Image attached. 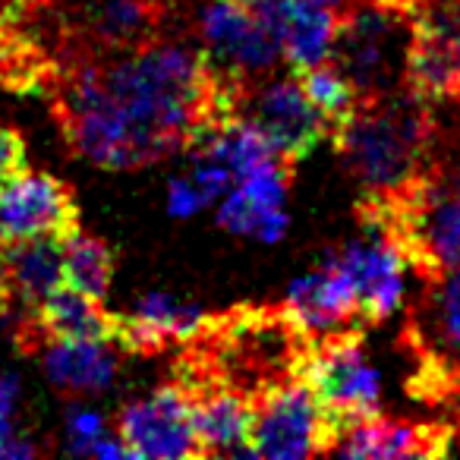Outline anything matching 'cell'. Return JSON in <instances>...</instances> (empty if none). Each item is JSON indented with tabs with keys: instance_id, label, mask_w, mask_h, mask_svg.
I'll return each instance as SVG.
<instances>
[{
	"instance_id": "obj_1",
	"label": "cell",
	"mask_w": 460,
	"mask_h": 460,
	"mask_svg": "<svg viewBox=\"0 0 460 460\" xmlns=\"http://www.w3.org/2000/svg\"><path fill=\"white\" fill-rule=\"evenodd\" d=\"M54 120L73 155L108 171H133L192 152L243 117L250 79L180 41H152L111 60H73L48 85Z\"/></svg>"
},
{
	"instance_id": "obj_2",
	"label": "cell",
	"mask_w": 460,
	"mask_h": 460,
	"mask_svg": "<svg viewBox=\"0 0 460 460\" xmlns=\"http://www.w3.org/2000/svg\"><path fill=\"white\" fill-rule=\"evenodd\" d=\"M332 142L366 196H394L438 158L435 104L410 89L366 98Z\"/></svg>"
},
{
	"instance_id": "obj_3",
	"label": "cell",
	"mask_w": 460,
	"mask_h": 460,
	"mask_svg": "<svg viewBox=\"0 0 460 460\" xmlns=\"http://www.w3.org/2000/svg\"><path fill=\"white\" fill-rule=\"evenodd\" d=\"M357 221L385 230L426 281L460 265V161L438 158L394 196H363Z\"/></svg>"
},
{
	"instance_id": "obj_4",
	"label": "cell",
	"mask_w": 460,
	"mask_h": 460,
	"mask_svg": "<svg viewBox=\"0 0 460 460\" xmlns=\"http://www.w3.org/2000/svg\"><path fill=\"white\" fill-rule=\"evenodd\" d=\"M410 13L382 0H357L341 13L332 60L350 76L359 95L378 98L403 89L410 51Z\"/></svg>"
},
{
	"instance_id": "obj_5",
	"label": "cell",
	"mask_w": 460,
	"mask_h": 460,
	"mask_svg": "<svg viewBox=\"0 0 460 460\" xmlns=\"http://www.w3.org/2000/svg\"><path fill=\"white\" fill-rule=\"evenodd\" d=\"M296 378L315 391L338 432L347 422L376 416L382 403V376L363 347V328L313 341Z\"/></svg>"
},
{
	"instance_id": "obj_6",
	"label": "cell",
	"mask_w": 460,
	"mask_h": 460,
	"mask_svg": "<svg viewBox=\"0 0 460 460\" xmlns=\"http://www.w3.org/2000/svg\"><path fill=\"white\" fill-rule=\"evenodd\" d=\"M334 441L338 426L315 391L300 378H284L252 397V457H315L332 454Z\"/></svg>"
},
{
	"instance_id": "obj_7",
	"label": "cell",
	"mask_w": 460,
	"mask_h": 460,
	"mask_svg": "<svg viewBox=\"0 0 460 460\" xmlns=\"http://www.w3.org/2000/svg\"><path fill=\"white\" fill-rule=\"evenodd\" d=\"M410 29L403 89L438 108L460 89V0H416Z\"/></svg>"
},
{
	"instance_id": "obj_8",
	"label": "cell",
	"mask_w": 460,
	"mask_h": 460,
	"mask_svg": "<svg viewBox=\"0 0 460 460\" xmlns=\"http://www.w3.org/2000/svg\"><path fill=\"white\" fill-rule=\"evenodd\" d=\"M196 32L211 64L234 76H269L284 58L275 29L237 0H202L196 7Z\"/></svg>"
},
{
	"instance_id": "obj_9",
	"label": "cell",
	"mask_w": 460,
	"mask_h": 460,
	"mask_svg": "<svg viewBox=\"0 0 460 460\" xmlns=\"http://www.w3.org/2000/svg\"><path fill=\"white\" fill-rule=\"evenodd\" d=\"M117 435L133 457H202L196 416H192V391L180 378L158 385L152 394L129 401L117 416Z\"/></svg>"
},
{
	"instance_id": "obj_10",
	"label": "cell",
	"mask_w": 460,
	"mask_h": 460,
	"mask_svg": "<svg viewBox=\"0 0 460 460\" xmlns=\"http://www.w3.org/2000/svg\"><path fill=\"white\" fill-rule=\"evenodd\" d=\"M64 284V240H0V319L13 332L32 322L41 303Z\"/></svg>"
},
{
	"instance_id": "obj_11",
	"label": "cell",
	"mask_w": 460,
	"mask_h": 460,
	"mask_svg": "<svg viewBox=\"0 0 460 460\" xmlns=\"http://www.w3.org/2000/svg\"><path fill=\"white\" fill-rule=\"evenodd\" d=\"M79 230L76 196L64 180L45 171H22L0 183V237H58Z\"/></svg>"
},
{
	"instance_id": "obj_12",
	"label": "cell",
	"mask_w": 460,
	"mask_h": 460,
	"mask_svg": "<svg viewBox=\"0 0 460 460\" xmlns=\"http://www.w3.org/2000/svg\"><path fill=\"white\" fill-rule=\"evenodd\" d=\"M243 117L252 127L262 129L265 139L288 161H300L319 146L332 139V123L319 114L300 79H269L259 92H246Z\"/></svg>"
},
{
	"instance_id": "obj_13",
	"label": "cell",
	"mask_w": 460,
	"mask_h": 460,
	"mask_svg": "<svg viewBox=\"0 0 460 460\" xmlns=\"http://www.w3.org/2000/svg\"><path fill=\"white\" fill-rule=\"evenodd\" d=\"M328 259L338 262L344 275L350 278L363 319L369 325L391 319L401 309L407 259L401 256V250L385 230L363 224V237L338 246Z\"/></svg>"
},
{
	"instance_id": "obj_14",
	"label": "cell",
	"mask_w": 460,
	"mask_h": 460,
	"mask_svg": "<svg viewBox=\"0 0 460 460\" xmlns=\"http://www.w3.org/2000/svg\"><path fill=\"white\" fill-rule=\"evenodd\" d=\"M294 325L313 341L332 338V334L350 332V328H369L359 309L357 290L338 262L325 259L322 269L296 278L281 303Z\"/></svg>"
},
{
	"instance_id": "obj_15",
	"label": "cell",
	"mask_w": 460,
	"mask_h": 460,
	"mask_svg": "<svg viewBox=\"0 0 460 460\" xmlns=\"http://www.w3.org/2000/svg\"><path fill=\"white\" fill-rule=\"evenodd\" d=\"M407 341L420 366L460 369V265L435 278L407 315Z\"/></svg>"
},
{
	"instance_id": "obj_16",
	"label": "cell",
	"mask_w": 460,
	"mask_h": 460,
	"mask_svg": "<svg viewBox=\"0 0 460 460\" xmlns=\"http://www.w3.org/2000/svg\"><path fill=\"white\" fill-rule=\"evenodd\" d=\"M164 13L167 0H79L76 35L92 58H111L158 41Z\"/></svg>"
},
{
	"instance_id": "obj_17",
	"label": "cell",
	"mask_w": 460,
	"mask_h": 460,
	"mask_svg": "<svg viewBox=\"0 0 460 460\" xmlns=\"http://www.w3.org/2000/svg\"><path fill=\"white\" fill-rule=\"evenodd\" d=\"M454 432L457 429L445 422H407V420H388L376 413L366 420L347 422L338 432L332 454L341 457H369V460H388V457H445L454 447Z\"/></svg>"
},
{
	"instance_id": "obj_18",
	"label": "cell",
	"mask_w": 460,
	"mask_h": 460,
	"mask_svg": "<svg viewBox=\"0 0 460 460\" xmlns=\"http://www.w3.org/2000/svg\"><path fill=\"white\" fill-rule=\"evenodd\" d=\"M120 315H111L102 300L64 284L54 290L32 322L13 332L22 353H41L51 341H111L117 344Z\"/></svg>"
},
{
	"instance_id": "obj_19",
	"label": "cell",
	"mask_w": 460,
	"mask_h": 460,
	"mask_svg": "<svg viewBox=\"0 0 460 460\" xmlns=\"http://www.w3.org/2000/svg\"><path fill=\"white\" fill-rule=\"evenodd\" d=\"M211 315L199 303L180 300L164 290L139 296L127 315H120L117 347L133 357H155L173 344H190L202 334Z\"/></svg>"
},
{
	"instance_id": "obj_20",
	"label": "cell",
	"mask_w": 460,
	"mask_h": 460,
	"mask_svg": "<svg viewBox=\"0 0 460 460\" xmlns=\"http://www.w3.org/2000/svg\"><path fill=\"white\" fill-rule=\"evenodd\" d=\"M186 388L192 391L202 457H252V397L221 382H196Z\"/></svg>"
},
{
	"instance_id": "obj_21",
	"label": "cell",
	"mask_w": 460,
	"mask_h": 460,
	"mask_svg": "<svg viewBox=\"0 0 460 460\" xmlns=\"http://www.w3.org/2000/svg\"><path fill=\"white\" fill-rule=\"evenodd\" d=\"M281 41L284 60L296 73L332 60L334 39H338L341 13L319 0H281L275 16L269 20Z\"/></svg>"
},
{
	"instance_id": "obj_22",
	"label": "cell",
	"mask_w": 460,
	"mask_h": 460,
	"mask_svg": "<svg viewBox=\"0 0 460 460\" xmlns=\"http://www.w3.org/2000/svg\"><path fill=\"white\" fill-rule=\"evenodd\" d=\"M41 369L60 394L89 397L114 385L120 359L111 341H51L41 350Z\"/></svg>"
},
{
	"instance_id": "obj_23",
	"label": "cell",
	"mask_w": 460,
	"mask_h": 460,
	"mask_svg": "<svg viewBox=\"0 0 460 460\" xmlns=\"http://www.w3.org/2000/svg\"><path fill=\"white\" fill-rule=\"evenodd\" d=\"M114 250L104 240L83 234V230L64 240V278L70 288L104 300L114 281Z\"/></svg>"
},
{
	"instance_id": "obj_24",
	"label": "cell",
	"mask_w": 460,
	"mask_h": 460,
	"mask_svg": "<svg viewBox=\"0 0 460 460\" xmlns=\"http://www.w3.org/2000/svg\"><path fill=\"white\" fill-rule=\"evenodd\" d=\"M296 79H300L309 102L319 108V114L332 123V139H334V133L357 114L359 104H363L359 89L350 83V76H347L334 60L332 64L325 60V64H319V66H309V70L296 73Z\"/></svg>"
},
{
	"instance_id": "obj_25",
	"label": "cell",
	"mask_w": 460,
	"mask_h": 460,
	"mask_svg": "<svg viewBox=\"0 0 460 460\" xmlns=\"http://www.w3.org/2000/svg\"><path fill=\"white\" fill-rule=\"evenodd\" d=\"M217 224L237 237H256L262 243H278L288 230L290 217L284 208H269L252 199L243 186H234L217 205Z\"/></svg>"
},
{
	"instance_id": "obj_26",
	"label": "cell",
	"mask_w": 460,
	"mask_h": 460,
	"mask_svg": "<svg viewBox=\"0 0 460 460\" xmlns=\"http://www.w3.org/2000/svg\"><path fill=\"white\" fill-rule=\"evenodd\" d=\"M108 435V420L89 407H70L66 413V451L85 454L89 457L92 447Z\"/></svg>"
},
{
	"instance_id": "obj_27",
	"label": "cell",
	"mask_w": 460,
	"mask_h": 460,
	"mask_svg": "<svg viewBox=\"0 0 460 460\" xmlns=\"http://www.w3.org/2000/svg\"><path fill=\"white\" fill-rule=\"evenodd\" d=\"M26 158H29V146L22 139V133L16 127L0 123V183L26 171Z\"/></svg>"
},
{
	"instance_id": "obj_28",
	"label": "cell",
	"mask_w": 460,
	"mask_h": 460,
	"mask_svg": "<svg viewBox=\"0 0 460 460\" xmlns=\"http://www.w3.org/2000/svg\"><path fill=\"white\" fill-rule=\"evenodd\" d=\"M205 205H208V199L202 196V190H199L192 177H173L167 183V211L173 217H190L196 211H202Z\"/></svg>"
},
{
	"instance_id": "obj_29",
	"label": "cell",
	"mask_w": 460,
	"mask_h": 460,
	"mask_svg": "<svg viewBox=\"0 0 460 460\" xmlns=\"http://www.w3.org/2000/svg\"><path fill=\"white\" fill-rule=\"evenodd\" d=\"M16 407H20V378L0 376V457L4 447L16 438Z\"/></svg>"
},
{
	"instance_id": "obj_30",
	"label": "cell",
	"mask_w": 460,
	"mask_h": 460,
	"mask_svg": "<svg viewBox=\"0 0 460 460\" xmlns=\"http://www.w3.org/2000/svg\"><path fill=\"white\" fill-rule=\"evenodd\" d=\"M39 454H41V447L35 445L32 438H26V435H16V438L4 447V457L7 460H32V457H39Z\"/></svg>"
},
{
	"instance_id": "obj_31",
	"label": "cell",
	"mask_w": 460,
	"mask_h": 460,
	"mask_svg": "<svg viewBox=\"0 0 460 460\" xmlns=\"http://www.w3.org/2000/svg\"><path fill=\"white\" fill-rule=\"evenodd\" d=\"M441 403H451V410H454V422H457V432H460V372L454 376V382H451V388H447V394H445V401Z\"/></svg>"
},
{
	"instance_id": "obj_32",
	"label": "cell",
	"mask_w": 460,
	"mask_h": 460,
	"mask_svg": "<svg viewBox=\"0 0 460 460\" xmlns=\"http://www.w3.org/2000/svg\"><path fill=\"white\" fill-rule=\"evenodd\" d=\"M13 4H22V0H0V10H4V7H13Z\"/></svg>"
},
{
	"instance_id": "obj_33",
	"label": "cell",
	"mask_w": 460,
	"mask_h": 460,
	"mask_svg": "<svg viewBox=\"0 0 460 460\" xmlns=\"http://www.w3.org/2000/svg\"><path fill=\"white\" fill-rule=\"evenodd\" d=\"M457 102H460V89H457Z\"/></svg>"
},
{
	"instance_id": "obj_34",
	"label": "cell",
	"mask_w": 460,
	"mask_h": 460,
	"mask_svg": "<svg viewBox=\"0 0 460 460\" xmlns=\"http://www.w3.org/2000/svg\"><path fill=\"white\" fill-rule=\"evenodd\" d=\"M0 240H4V237H0Z\"/></svg>"
}]
</instances>
